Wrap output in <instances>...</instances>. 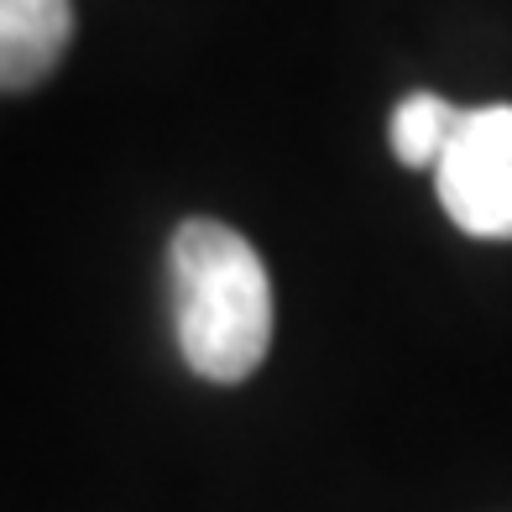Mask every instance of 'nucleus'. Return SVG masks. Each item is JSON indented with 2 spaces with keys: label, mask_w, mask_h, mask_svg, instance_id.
Instances as JSON below:
<instances>
[{
  "label": "nucleus",
  "mask_w": 512,
  "mask_h": 512,
  "mask_svg": "<svg viewBox=\"0 0 512 512\" xmlns=\"http://www.w3.org/2000/svg\"><path fill=\"white\" fill-rule=\"evenodd\" d=\"M178 351L204 382H246L272 345V277L256 246L220 220H183L168 246Z\"/></svg>",
  "instance_id": "f257e3e1"
},
{
  "label": "nucleus",
  "mask_w": 512,
  "mask_h": 512,
  "mask_svg": "<svg viewBox=\"0 0 512 512\" xmlns=\"http://www.w3.org/2000/svg\"><path fill=\"white\" fill-rule=\"evenodd\" d=\"M445 215L481 241H512V105L465 110L434 168Z\"/></svg>",
  "instance_id": "f03ea898"
},
{
  "label": "nucleus",
  "mask_w": 512,
  "mask_h": 512,
  "mask_svg": "<svg viewBox=\"0 0 512 512\" xmlns=\"http://www.w3.org/2000/svg\"><path fill=\"white\" fill-rule=\"evenodd\" d=\"M74 42V0H0V84L27 95Z\"/></svg>",
  "instance_id": "7ed1b4c3"
},
{
  "label": "nucleus",
  "mask_w": 512,
  "mask_h": 512,
  "mask_svg": "<svg viewBox=\"0 0 512 512\" xmlns=\"http://www.w3.org/2000/svg\"><path fill=\"white\" fill-rule=\"evenodd\" d=\"M460 121H465V110H455L445 95L418 89V95H408L392 110V126H387L392 152H398V162H408V168H439V157L455 142Z\"/></svg>",
  "instance_id": "20e7f679"
}]
</instances>
